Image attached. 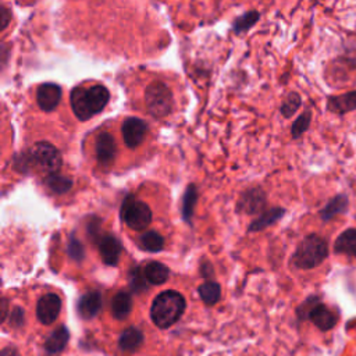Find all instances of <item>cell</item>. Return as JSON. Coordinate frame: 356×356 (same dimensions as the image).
Returning <instances> with one entry per match:
<instances>
[{"label":"cell","instance_id":"6da1fadb","mask_svg":"<svg viewBox=\"0 0 356 356\" xmlns=\"http://www.w3.org/2000/svg\"><path fill=\"white\" fill-rule=\"evenodd\" d=\"M71 107L78 120L86 121L103 111L110 100L106 86L93 85L90 88H75L70 95Z\"/></svg>","mask_w":356,"mask_h":356},{"label":"cell","instance_id":"7a4b0ae2","mask_svg":"<svg viewBox=\"0 0 356 356\" xmlns=\"http://www.w3.org/2000/svg\"><path fill=\"white\" fill-rule=\"evenodd\" d=\"M185 312V299L177 291H164L159 293L150 309L153 323L159 328H168L177 323Z\"/></svg>","mask_w":356,"mask_h":356},{"label":"cell","instance_id":"3957f363","mask_svg":"<svg viewBox=\"0 0 356 356\" xmlns=\"http://www.w3.org/2000/svg\"><path fill=\"white\" fill-rule=\"evenodd\" d=\"M327 254H328L327 242L321 236L316 234H310L299 243L293 254V264L298 268H303V270L314 268L318 264H321L323 260H325Z\"/></svg>","mask_w":356,"mask_h":356},{"label":"cell","instance_id":"277c9868","mask_svg":"<svg viewBox=\"0 0 356 356\" xmlns=\"http://www.w3.org/2000/svg\"><path fill=\"white\" fill-rule=\"evenodd\" d=\"M32 167L39 168L42 172L47 175L57 174L61 164L63 157L60 150L49 142H38L28 150Z\"/></svg>","mask_w":356,"mask_h":356},{"label":"cell","instance_id":"5b68a950","mask_svg":"<svg viewBox=\"0 0 356 356\" xmlns=\"http://www.w3.org/2000/svg\"><path fill=\"white\" fill-rule=\"evenodd\" d=\"M172 103V93L163 82L156 81L146 88L145 106L153 117L163 118L167 114H170Z\"/></svg>","mask_w":356,"mask_h":356},{"label":"cell","instance_id":"8992f818","mask_svg":"<svg viewBox=\"0 0 356 356\" xmlns=\"http://www.w3.org/2000/svg\"><path fill=\"white\" fill-rule=\"evenodd\" d=\"M121 218L131 229L143 231L152 221V210L145 202L128 196L121 206Z\"/></svg>","mask_w":356,"mask_h":356},{"label":"cell","instance_id":"52a82bcc","mask_svg":"<svg viewBox=\"0 0 356 356\" xmlns=\"http://www.w3.org/2000/svg\"><path fill=\"white\" fill-rule=\"evenodd\" d=\"M306 312H299V314L306 316L312 320V323L321 331H330L332 330L338 323V313L330 309L324 303L318 302H310V305H306Z\"/></svg>","mask_w":356,"mask_h":356},{"label":"cell","instance_id":"ba28073f","mask_svg":"<svg viewBox=\"0 0 356 356\" xmlns=\"http://www.w3.org/2000/svg\"><path fill=\"white\" fill-rule=\"evenodd\" d=\"M146 132H147L146 122L136 117L125 118L121 127L122 139L128 147L139 146L143 142Z\"/></svg>","mask_w":356,"mask_h":356},{"label":"cell","instance_id":"9c48e42d","mask_svg":"<svg viewBox=\"0 0 356 356\" xmlns=\"http://www.w3.org/2000/svg\"><path fill=\"white\" fill-rule=\"evenodd\" d=\"M61 310V299L56 293L43 295L36 305V316L40 323L51 324L57 320Z\"/></svg>","mask_w":356,"mask_h":356},{"label":"cell","instance_id":"30bf717a","mask_svg":"<svg viewBox=\"0 0 356 356\" xmlns=\"http://www.w3.org/2000/svg\"><path fill=\"white\" fill-rule=\"evenodd\" d=\"M61 99V89L58 85L47 82L42 83L36 90V102L40 110L49 113L53 111Z\"/></svg>","mask_w":356,"mask_h":356},{"label":"cell","instance_id":"8fae6325","mask_svg":"<svg viewBox=\"0 0 356 356\" xmlns=\"http://www.w3.org/2000/svg\"><path fill=\"white\" fill-rule=\"evenodd\" d=\"M99 253L107 266H115L121 254V242L113 234H104L99 239Z\"/></svg>","mask_w":356,"mask_h":356},{"label":"cell","instance_id":"7c38bea8","mask_svg":"<svg viewBox=\"0 0 356 356\" xmlns=\"http://www.w3.org/2000/svg\"><path fill=\"white\" fill-rule=\"evenodd\" d=\"M95 152H96V159L102 165H110L113 163L117 153V145L111 134L102 132L97 135Z\"/></svg>","mask_w":356,"mask_h":356},{"label":"cell","instance_id":"4fadbf2b","mask_svg":"<svg viewBox=\"0 0 356 356\" xmlns=\"http://www.w3.org/2000/svg\"><path fill=\"white\" fill-rule=\"evenodd\" d=\"M264 206H266L264 192L257 188H252L246 191L238 203V209L246 214L260 213L264 209Z\"/></svg>","mask_w":356,"mask_h":356},{"label":"cell","instance_id":"5bb4252c","mask_svg":"<svg viewBox=\"0 0 356 356\" xmlns=\"http://www.w3.org/2000/svg\"><path fill=\"white\" fill-rule=\"evenodd\" d=\"M102 309V295L97 291L86 292L78 302V313L83 318L95 317Z\"/></svg>","mask_w":356,"mask_h":356},{"label":"cell","instance_id":"9a60e30c","mask_svg":"<svg viewBox=\"0 0 356 356\" xmlns=\"http://www.w3.org/2000/svg\"><path fill=\"white\" fill-rule=\"evenodd\" d=\"M334 249L337 253L356 257V229L343 231L335 241Z\"/></svg>","mask_w":356,"mask_h":356},{"label":"cell","instance_id":"2e32d148","mask_svg":"<svg viewBox=\"0 0 356 356\" xmlns=\"http://www.w3.org/2000/svg\"><path fill=\"white\" fill-rule=\"evenodd\" d=\"M132 310V298L127 292H118L111 299V314L117 320L125 318Z\"/></svg>","mask_w":356,"mask_h":356},{"label":"cell","instance_id":"e0dca14e","mask_svg":"<svg viewBox=\"0 0 356 356\" xmlns=\"http://www.w3.org/2000/svg\"><path fill=\"white\" fill-rule=\"evenodd\" d=\"M143 274H145V278L147 282H150L153 285H161L168 278V268L163 263L150 261L145 266Z\"/></svg>","mask_w":356,"mask_h":356},{"label":"cell","instance_id":"ac0fdd59","mask_svg":"<svg viewBox=\"0 0 356 356\" xmlns=\"http://www.w3.org/2000/svg\"><path fill=\"white\" fill-rule=\"evenodd\" d=\"M68 330L61 325L58 327L57 330H54L50 337L46 339L44 342V349L49 352V353H58L60 350L64 349V346L67 345L68 342Z\"/></svg>","mask_w":356,"mask_h":356},{"label":"cell","instance_id":"d6986e66","mask_svg":"<svg viewBox=\"0 0 356 356\" xmlns=\"http://www.w3.org/2000/svg\"><path fill=\"white\" fill-rule=\"evenodd\" d=\"M328 108L334 113H348L356 108V92L345 93L342 96L330 97Z\"/></svg>","mask_w":356,"mask_h":356},{"label":"cell","instance_id":"ffe728a7","mask_svg":"<svg viewBox=\"0 0 356 356\" xmlns=\"http://www.w3.org/2000/svg\"><path fill=\"white\" fill-rule=\"evenodd\" d=\"M142 342H143V334L138 328L129 327L124 330L118 343L122 350H135L142 345Z\"/></svg>","mask_w":356,"mask_h":356},{"label":"cell","instance_id":"44dd1931","mask_svg":"<svg viewBox=\"0 0 356 356\" xmlns=\"http://www.w3.org/2000/svg\"><path fill=\"white\" fill-rule=\"evenodd\" d=\"M284 214V210L282 209H271V210H267L264 211L259 218H256L250 227H249V231H260L271 224H274L277 220L281 218V216Z\"/></svg>","mask_w":356,"mask_h":356},{"label":"cell","instance_id":"7402d4cb","mask_svg":"<svg viewBox=\"0 0 356 356\" xmlns=\"http://www.w3.org/2000/svg\"><path fill=\"white\" fill-rule=\"evenodd\" d=\"M140 246L147 252H160L164 248V238L156 231H147L139 238Z\"/></svg>","mask_w":356,"mask_h":356},{"label":"cell","instance_id":"603a6c76","mask_svg":"<svg viewBox=\"0 0 356 356\" xmlns=\"http://www.w3.org/2000/svg\"><path fill=\"white\" fill-rule=\"evenodd\" d=\"M199 295L206 305H214L220 300L221 288L214 281H207L199 286Z\"/></svg>","mask_w":356,"mask_h":356},{"label":"cell","instance_id":"cb8c5ba5","mask_svg":"<svg viewBox=\"0 0 356 356\" xmlns=\"http://www.w3.org/2000/svg\"><path fill=\"white\" fill-rule=\"evenodd\" d=\"M197 200V191L195 185H189L185 191L184 199H182V217L186 222H191L192 214H193V207Z\"/></svg>","mask_w":356,"mask_h":356},{"label":"cell","instance_id":"d4e9b609","mask_svg":"<svg viewBox=\"0 0 356 356\" xmlns=\"http://www.w3.org/2000/svg\"><path fill=\"white\" fill-rule=\"evenodd\" d=\"M46 185L54 192V193H65L71 189L72 186V179L60 174H53V175H47L46 177Z\"/></svg>","mask_w":356,"mask_h":356},{"label":"cell","instance_id":"484cf974","mask_svg":"<svg viewBox=\"0 0 356 356\" xmlns=\"http://www.w3.org/2000/svg\"><path fill=\"white\" fill-rule=\"evenodd\" d=\"M257 19H259V13L254 11V10H252V11H249V13L243 14L242 17H239V18L234 22V31H235L236 33H239V32H242V31H246V29H249L252 25H254Z\"/></svg>","mask_w":356,"mask_h":356},{"label":"cell","instance_id":"4316f807","mask_svg":"<svg viewBox=\"0 0 356 356\" xmlns=\"http://www.w3.org/2000/svg\"><path fill=\"white\" fill-rule=\"evenodd\" d=\"M67 252H68L70 257L76 261H81L85 257V249H83L82 243L74 235H70V238H68Z\"/></svg>","mask_w":356,"mask_h":356},{"label":"cell","instance_id":"83f0119b","mask_svg":"<svg viewBox=\"0 0 356 356\" xmlns=\"http://www.w3.org/2000/svg\"><path fill=\"white\" fill-rule=\"evenodd\" d=\"M300 106V97L298 93H289L281 106V113L284 117H291Z\"/></svg>","mask_w":356,"mask_h":356},{"label":"cell","instance_id":"f1b7e54d","mask_svg":"<svg viewBox=\"0 0 356 356\" xmlns=\"http://www.w3.org/2000/svg\"><path fill=\"white\" fill-rule=\"evenodd\" d=\"M309 124H310V113L306 111L293 122V125H292V136L293 138L300 136L307 129Z\"/></svg>","mask_w":356,"mask_h":356},{"label":"cell","instance_id":"f546056e","mask_svg":"<svg viewBox=\"0 0 356 356\" xmlns=\"http://www.w3.org/2000/svg\"><path fill=\"white\" fill-rule=\"evenodd\" d=\"M145 280H146L145 274H142L138 267L132 268V271H131V286L135 292H140V291L146 289Z\"/></svg>","mask_w":356,"mask_h":356},{"label":"cell","instance_id":"4dcf8cb0","mask_svg":"<svg viewBox=\"0 0 356 356\" xmlns=\"http://www.w3.org/2000/svg\"><path fill=\"white\" fill-rule=\"evenodd\" d=\"M92 221L88 224V236L92 239V241H97L100 239V229H99V220L92 217L90 218Z\"/></svg>","mask_w":356,"mask_h":356},{"label":"cell","instance_id":"1f68e13d","mask_svg":"<svg viewBox=\"0 0 356 356\" xmlns=\"http://www.w3.org/2000/svg\"><path fill=\"white\" fill-rule=\"evenodd\" d=\"M10 323L15 327L21 325L24 323V310H21L19 307H14L10 314Z\"/></svg>","mask_w":356,"mask_h":356},{"label":"cell","instance_id":"d6a6232c","mask_svg":"<svg viewBox=\"0 0 356 356\" xmlns=\"http://www.w3.org/2000/svg\"><path fill=\"white\" fill-rule=\"evenodd\" d=\"M10 18H11L10 10H8L6 6L0 4V29H1V31L8 25Z\"/></svg>","mask_w":356,"mask_h":356},{"label":"cell","instance_id":"836d02e7","mask_svg":"<svg viewBox=\"0 0 356 356\" xmlns=\"http://www.w3.org/2000/svg\"><path fill=\"white\" fill-rule=\"evenodd\" d=\"M0 356H19L15 348H3Z\"/></svg>","mask_w":356,"mask_h":356}]
</instances>
